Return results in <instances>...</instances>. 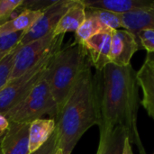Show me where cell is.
<instances>
[{
	"instance_id": "8992f818",
	"label": "cell",
	"mask_w": 154,
	"mask_h": 154,
	"mask_svg": "<svg viewBox=\"0 0 154 154\" xmlns=\"http://www.w3.org/2000/svg\"><path fill=\"white\" fill-rule=\"evenodd\" d=\"M63 39L64 35L55 36L53 32H50L42 38L20 45L14 57V66L10 80L22 76L51 51L60 49Z\"/></svg>"
},
{
	"instance_id": "6da1fadb",
	"label": "cell",
	"mask_w": 154,
	"mask_h": 154,
	"mask_svg": "<svg viewBox=\"0 0 154 154\" xmlns=\"http://www.w3.org/2000/svg\"><path fill=\"white\" fill-rule=\"evenodd\" d=\"M99 72L101 78L94 79L97 91L100 135L109 134L116 127H124L131 144H134L141 154H146L137 127L140 99L136 71L131 64L119 67L109 63Z\"/></svg>"
},
{
	"instance_id": "ac0fdd59",
	"label": "cell",
	"mask_w": 154,
	"mask_h": 154,
	"mask_svg": "<svg viewBox=\"0 0 154 154\" xmlns=\"http://www.w3.org/2000/svg\"><path fill=\"white\" fill-rule=\"evenodd\" d=\"M86 15L96 18L105 30L116 31V30L123 29L122 22H121V14L106 11V10L86 8Z\"/></svg>"
},
{
	"instance_id": "4316f807",
	"label": "cell",
	"mask_w": 154,
	"mask_h": 154,
	"mask_svg": "<svg viewBox=\"0 0 154 154\" xmlns=\"http://www.w3.org/2000/svg\"><path fill=\"white\" fill-rule=\"evenodd\" d=\"M3 136V135H2ZM2 136L0 137V154H1V140H2Z\"/></svg>"
},
{
	"instance_id": "30bf717a",
	"label": "cell",
	"mask_w": 154,
	"mask_h": 154,
	"mask_svg": "<svg viewBox=\"0 0 154 154\" xmlns=\"http://www.w3.org/2000/svg\"><path fill=\"white\" fill-rule=\"evenodd\" d=\"M30 124L9 123L2 136L1 154H29Z\"/></svg>"
},
{
	"instance_id": "83f0119b",
	"label": "cell",
	"mask_w": 154,
	"mask_h": 154,
	"mask_svg": "<svg viewBox=\"0 0 154 154\" xmlns=\"http://www.w3.org/2000/svg\"><path fill=\"white\" fill-rule=\"evenodd\" d=\"M4 56H5V55H2V54H0V60L4 58Z\"/></svg>"
},
{
	"instance_id": "9c48e42d",
	"label": "cell",
	"mask_w": 154,
	"mask_h": 154,
	"mask_svg": "<svg viewBox=\"0 0 154 154\" xmlns=\"http://www.w3.org/2000/svg\"><path fill=\"white\" fill-rule=\"evenodd\" d=\"M113 32L112 30L101 31L83 44L91 65L97 71H102L110 63L109 55Z\"/></svg>"
},
{
	"instance_id": "d4e9b609",
	"label": "cell",
	"mask_w": 154,
	"mask_h": 154,
	"mask_svg": "<svg viewBox=\"0 0 154 154\" xmlns=\"http://www.w3.org/2000/svg\"><path fill=\"white\" fill-rule=\"evenodd\" d=\"M123 154H134L133 152V145L131 144L129 138H126L125 143V148H124V152Z\"/></svg>"
},
{
	"instance_id": "e0dca14e",
	"label": "cell",
	"mask_w": 154,
	"mask_h": 154,
	"mask_svg": "<svg viewBox=\"0 0 154 154\" xmlns=\"http://www.w3.org/2000/svg\"><path fill=\"white\" fill-rule=\"evenodd\" d=\"M128 133L124 127H116L109 134L100 135L97 154H123Z\"/></svg>"
},
{
	"instance_id": "f1b7e54d",
	"label": "cell",
	"mask_w": 154,
	"mask_h": 154,
	"mask_svg": "<svg viewBox=\"0 0 154 154\" xmlns=\"http://www.w3.org/2000/svg\"><path fill=\"white\" fill-rule=\"evenodd\" d=\"M0 137H1V136H0Z\"/></svg>"
},
{
	"instance_id": "8fae6325",
	"label": "cell",
	"mask_w": 154,
	"mask_h": 154,
	"mask_svg": "<svg viewBox=\"0 0 154 154\" xmlns=\"http://www.w3.org/2000/svg\"><path fill=\"white\" fill-rule=\"evenodd\" d=\"M136 79L143 91L141 104L154 120V53H147L143 66L136 72Z\"/></svg>"
},
{
	"instance_id": "603a6c76",
	"label": "cell",
	"mask_w": 154,
	"mask_h": 154,
	"mask_svg": "<svg viewBox=\"0 0 154 154\" xmlns=\"http://www.w3.org/2000/svg\"><path fill=\"white\" fill-rule=\"evenodd\" d=\"M58 150H59V145L57 141V134L56 132L54 131V133L50 137V139L41 148L29 154H55Z\"/></svg>"
},
{
	"instance_id": "7402d4cb",
	"label": "cell",
	"mask_w": 154,
	"mask_h": 154,
	"mask_svg": "<svg viewBox=\"0 0 154 154\" xmlns=\"http://www.w3.org/2000/svg\"><path fill=\"white\" fill-rule=\"evenodd\" d=\"M136 39L140 47L146 50L147 53H154V28H149L140 31Z\"/></svg>"
},
{
	"instance_id": "52a82bcc",
	"label": "cell",
	"mask_w": 154,
	"mask_h": 154,
	"mask_svg": "<svg viewBox=\"0 0 154 154\" xmlns=\"http://www.w3.org/2000/svg\"><path fill=\"white\" fill-rule=\"evenodd\" d=\"M75 3V0H58L46 7L37 22L24 33L20 45H25L37 39L42 38L50 32H53L60 20Z\"/></svg>"
},
{
	"instance_id": "ba28073f",
	"label": "cell",
	"mask_w": 154,
	"mask_h": 154,
	"mask_svg": "<svg viewBox=\"0 0 154 154\" xmlns=\"http://www.w3.org/2000/svg\"><path fill=\"white\" fill-rule=\"evenodd\" d=\"M139 48V42L132 32L125 29L114 31L110 47V63L119 67L130 65L134 54Z\"/></svg>"
},
{
	"instance_id": "5b68a950",
	"label": "cell",
	"mask_w": 154,
	"mask_h": 154,
	"mask_svg": "<svg viewBox=\"0 0 154 154\" xmlns=\"http://www.w3.org/2000/svg\"><path fill=\"white\" fill-rule=\"evenodd\" d=\"M60 49L51 51L22 76L7 82L0 90V115L4 116L31 93L45 76L54 54Z\"/></svg>"
},
{
	"instance_id": "d6986e66",
	"label": "cell",
	"mask_w": 154,
	"mask_h": 154,
	"mask_svg": "<svg viewBox=\"0 0 154 154\" xmlns=\"http://www.w3.org/2000/svg\"><path fill=\"white\" fill-rule=\"evenodd\" d=\"M104 30L105 29L103 28V26L96 18L86 15L85 22L75 32H76L75 42L83 45L92 36H94L95 34Z\"/></svg>"
},
{
	"instance_id": "4fadbf2b",
	"label": "cell",
	"mask_w": 154,
	"mask_h": 154,
	"mask_svg": "<svg viewBox=\"0 0 154 154\" xmlns=\"http://www.w3.org/2000/svg\"><path fill=\"white\" fill-rule=\"evenodd\" d=\"M121 22L122 28L132 32L135 37L142 30L154 28V1L147 8L121 14Z\"/></svg>"
},
{
	"instance_id": "5bb4252c",
	"label": "cell",
	"mask_w": 154,
	"mask_h": 154,
	"mask_svg": "<svg viewBox=\"0 0 154 154\" xmlns=\"http://www.w3.org/2000/svg\"><path fill=\"white\" fill-rule=\"evenodd\" d=\"M86 20V7L81 0H75V3L68 9L60 20L53 32L55 36L64 35L66 32H76Z\"/></svg>"
},
{
	"instance_id": "44dd1931",
	"label": "cell",
	"mask_w": 154,
	"mask_h": 154,
	"mask_svg": "<svg viewBox=\"0 0 154 154\" xmlns=\"http://www.w3.org/2000/svg\"><path fill=\"white\" fill-rule=\"evenodd\" d=\"M25 32L26 31H23L0 36V54L6 55L16 49Z\"/></svg>"
},
{
	"instance_id": "7c38bea8",
	"label": "cell",
	"mask_w": 154,
	"mask_h": 154,
	"mask_svg": "<svg viewBox=\"0 0 154 154\" xmlns=\"http://www.w3.org/2000/svg\"><path fill=\"white\" fill-rule=\"evenodd\" d=\"M87 9L106 10L118 14L147 8L154 0H81Z\"/></svg>"
},
{
	"instance_id": "2e32d148",
	"label": "cell",
	"mask_w": 154,
	"mask_h": 154,
	"mask_svg": "<svg viewBox=\"0 0 154 154\" xmlns=\"http://www.w3.org/2000/svg\"><path fill=\"white\" fill-rule=\"evenodd\" d=\"M42 11L23 10L19 14L0 25V36L14 32L28 31L41 17Z\"/></svg>"
},
{
	"instance_id": "9a60e30c",
	"label": "cell",
	"mask_w": 154,
	"mask_h": 154,
	"mask_svg": "<svg viewBox=\"0 0 154 154\" xmlns=\"http://www.w3.org/2000/svg\"><path fill=\"white\" fill-rule=\"evenodd\" d=\"M56 129L54 119H37L30 124L29 152H33L41 148L52 135Z\"/></svg>"
},
{
	"instance_id": "3957f363",
	"label": "cell",
	"mask_w": 154,
	"mask_h": 154,
	"mask_svg": "<svg viewBox=\"0 0 154 154\" xmlns=\"http://www.w3.org/2000/svg\"><path fill=\"white\" fill-rule=\"evenodd\" d=\"M89 62L84 46L76 42L64 49H60L54 54L47 71V78L51 96L57 105V116L81 71Z\"/></svg>"
},
{
	"instance_id": "484cf974",
	"label": "cell",
	"mask_w": 154,
	"mask_h": 154,
	"mask_svg": "<svg viewBox=\"0 0 154 154\" xmlns=\"http://www.w3.org/2000/svg\"><path fill=\"white\" fill-rule=\"evenodd\" d=\"M55 154H63L62 153V152H61V150L60 149H59L56 152H55Z\"/></svg>"
},
{
	"instance_id": "277c9868",
	"label": "cell",
	"mask_w": 154,
	"mask_h": 154,
	"mask_svg": "<svg viewBox=\"0 0 154 154\" xmlns=\"http://www.w3.org/2000/svg\"><path fill=\"white\" fill-rule=\"evenodd\" d=\"M47 71L31 93L4 115L9 123L31 124L43 115H49L51 119H56L57 105L51 93Z\"/></svg>"
},
{
	"instance_id": "7a4b0ae2",
	"label": "cell",
	"mask_w": 154,
	"mask_h": 154,
	"mask_svg": "<svg viewBox=\"0 0 154 154\" xmlns=\"http://www.w3.org/2000/svg\"><path fill=\"white\" fill-rule=\"evenodd\" d=\"M90 65L81 71L55 120L58 145L63 154L72 153L83 134L99 124L97 85Z\"/></svg>"
},
{
	"instance_id": "cb8c5ba5",
	"label": "cell",
	"mask_w": 154,
	"mask_h": 154,
	"mask_svg": "<svg viewBox=\"0 0 154 154\" xmlns=\"http://www.w3.org/2000/svg\"><path fill=\"white\" fill-rule=\"evenodd\" d=\"M8 126L9 122L7 121V119L3 115H0V136H2L5 133Z\"/></svg>"
},
{
	"instance_id": "ffe728a7",
	"label": "cell",
	"mask_w": 154,
	"mask_h": 154,
	"mask_svg": "<svg viewBox=\"0 0 154 154\" xmlns=\"http://www.w3.org/2000/svg\"><path fill=\"white\" fill-rule=\"evenodd\" d=\"M19 46L11 52L7 53L5 56H4V58L0 60V90L7 84V82L11 79V75L14 66V57Z\"/></svg>"
}]
</instances>
